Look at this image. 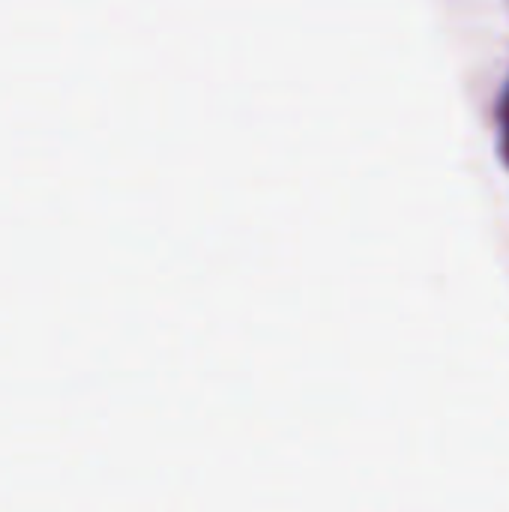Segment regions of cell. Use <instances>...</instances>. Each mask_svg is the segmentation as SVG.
<instances>
[{
    "label": "cell",
    "mask_w": 509,
    "mask_h": 512,
    "mask_svg": "<svg viewBox=\"0 0 509 512\" xmlns=\"http://www.w3.org/2000/svg\"><path fill=\"white\" fill-rule=\"evenodd\" d=\"M507 135H509V111H507Z\"/></svg>",
    "instance_id": "obj_1"
}]
</instances>
